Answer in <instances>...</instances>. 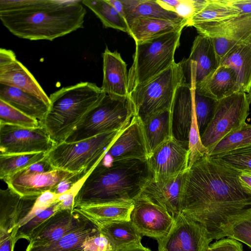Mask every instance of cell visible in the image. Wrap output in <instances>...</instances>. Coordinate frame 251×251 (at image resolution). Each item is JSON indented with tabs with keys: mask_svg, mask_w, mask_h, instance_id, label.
I'll return each mask as SVG.
<instances>
[{
	"mask_svg": "<svg viewBox=\"0 0 251 251\" xmlns=\"http://www.w3.org/2000/svg\"><path fill=\"white\" fill-rule=\"evenodd\" d=\"M240 173L206 155L184 174L181 213L198 222L210 242L227 236L234 225L251 214V192L240 183Z\"/></svg>",
	"mask_w": 251,
	"mask_h": 251,
	"instance_id": "1",
	"label": "cell"
},
{
	"mask_svg": "<svg viewBox=\"0 0 251 251\" xmlns=\"http://www.w3.org/2000/svg\"><path fill=\"white\" fill-rule=\"evenodd\" d=\"M83 5L75 0H0V19L19 38L53 41L83 27Z\"/></svg>",
	"mask_w": 251,
	"mask_h": 251,
	"instance_id": "2",
	"label": "cell"
},
{
	"mask_svg": "<svg viewBox=\"0 0 251 251\" xmlns=\"http://www.w3.org/2000/svg\"><path fill=\"white\" fill-rule=\"evenodd\" d=\"M151 176L147 160L127 159L99 162L79 187L74 208L133 202Z\"/></svg>",
	"mask_w": 251,
	"mask_h": 251,
	"instance_id": "3",
	"label": "cell"
},
{
	"mask_svg": "<svg viewBox=\"0 0 251 251\" xmlns=\"http://www.w3.org/2000/svg\"><path fill=\"white\" fill-rule=\"evenodd\" d=\"M105 94L96 84L81 82L62 87L50 95L49 110L41 122L56 145L65 142Z\"/></svg>",
	"mask_w": 251,
	"mask_h": 251,
	"instance_id": "4",
	"label": "cell"
},
{
	"mask_svg": "<svg viewBox=\"0 0 251 251\" xmlns=\"http://www.w3.org/2000/svg\"><path fill=\"white\" fill-rule=\"evenodd\" d=\"M125 127L77 142H64L56 145L47 157L54 168L87 176Z\"/></svg>",
	"mask_w": 251,
	"mask_h": 251,
	"instance_id": "5",
	"label": "cell"
},
{
	"mask_svg": "<svg viewBox=\"0 0 251 251\" xmlns=\"http://www.w3.org/2000/svg\"><path fill=\"white\" fill-rule=\"evenodd\" d=\"M182 30L135 43L133 63L128 72L129 94L137 85L149 81L175 63V53L179 46Z\"/></svg>",
	"mask_w": 251,
	"mask_h": 251,
	"instance_id": "6",
	"label": "cell"
},
{
	"mask_svg": "<svg viewBox=\"0 0 251 251\" xmlns=\"http://www.w3.org/2000/svg\"><path fill=\"white\" fill-rule=\"evenodd\" d=\"M134 116V107L129 96L105 94L87 113L65 142H77L121 129L130 123Z\"/></svg>",
	"mask_w": 251,
	"mask_h": 251,
	"instance_id": "7",
	"label": "cell"
},
{
	"mask_svg": "<svg viewBox=\"0 0 251 251\" xmlns=\"http://www.w3.org/2000/svg\"><path fill=\"white\" fill-rule=\"evenodd\" d=\"M183 82L185 80L180 62L137 85L129 94L135 116L143 123L151 117L170 109L176 90Z\"/></svg>",
	"mask_w": 251,
	"mask_h": 251,
	"instance_id": "8",
	"label": "cell"
},
{
	"mask_svg": "<svg viewBox=\"0 0 251 251\" xmlns=\"http://www.w3.org/2000/svg\"><path fill=\"white\" fill-rule=\"evenodd\" d=\"M250 104L247 93L241 91L217 101L212 119L201 136L208 153L223 138L246 123Z\"/></svg>",
	"mask_w": 251,
	"mask_h": 251,
	"instance_id": "9",
	"label": "cell"
},
{
	"mask_svg": "<svg viewBox=\"0 0 251 251\" xmlns=\"http://www.w3.org/2000/svg\"><path fill=\"white\" fill-rule=\"evenodd\" d=\"M76 174L54 168L46 156L3 180L22 197L39 196L52 191L63 180Z\"/></svg>",
	"mask_w": 251,
	"mask_h": 251,
	"instance_id": "10",
	"label": "cell"
},
{
	"mask_svg": "<svg viewBox=\"0 0 251 251\" xmlns=\"http://www.w3.org/2000/svg\"><path fill=\"white\" fill-rule=\"evenodd\" d=\"M56 145L42 123L33 128L0 124V155L48 153Z\"/></svg>",
	"mask_w": 251,
	"mask_h": 251,
	"instance_id": "11",
	"label": "cell"
},
{
	"mask_svg": "<svg viewBox=\"0 0 251 251\" xmlns=\"http://www.w3.org/2000/svg\"><path fill=\"white\" fill-rule=\"evenodd\" d=\"M189 143L172 138L157 148L147 160L152 177L167 181L185 173L189 168Z\"/></svg>",
	"mask_w": 251,
	"mask_h": 251,
	"instance_id": "12",
	"label": "cell"
},
{
	"mask_svg": "<svg viewBox=\"0 0 251 251\" xmlns=\"http://www.w3.org/2000/svg\"><path fill=\"white\" fill-rule=\"evenodd\" d=\"M130 221L142 236L159 242L171 230L175 220L163 208L138 196L133 201Z\"/></svg>",
	"mask_w": 251,
	"mask_h": 251,
	"instance_id": "13",
	"label": "cell"
},
{
	"mask_svg": "<svg viewBox=\"0 0 251 251\" xmlns=\"http://www.w3.org/2000/svg\"><path fill=\"white\" fill-rule=\"evenodd\" d=\"M210 242L201 226L181 212L168 235L157 242V251H203Z\"/></svg>",
	"mask_w": 251,
	"mask_h": 251,
	"instance_id": "14",
	"label": "cell"
},
{
	"mask_svg": "<svg viewBox=\"0 0 251 251\" xmlns=\"http://www.w3.org/2000/svg\"><path fill=\"white\" fill-rule=\"evenodd\" d=\"M149 156L142 123L134 116L99 162L108 163L127 159L145 161Z\"/></svg>",
	"mask_w": 251,
	"mask_h": 251,
	"instance_id": "15",
	"label": "cell"
},
{
	"mask_svg": "<svg viewBox=\"0 0 251 251\" xmlns=\"http://www.w3.org/2000/svg\"><path fill=\"white\" fill-rule=\"evenodd\" d=\"M91 221L76 210H60L32 233L29 246L50 244L88 224Z\"/></svg>",
	"mask_w": 251,
	"mask_h": 251,
	"instance_id": "16",
	"label": "cell"
},
{
	"mask_svg": "<svg viewBox=\"0 0 251 251\" xmlns=\"http://www.w3.org/2000/svg\"><path fill=\"white\" fill-rule=\"evenodd\" d=\"M181 62L185 82L196 87L219 66L210 38L201 34L196 36L189 57Z\"/></svg>",
	"mask_w": 251,
	"mask_h": 251,
	"instance_id": "17",
	"label": "cell"
},
{
	"mask_svg": "<svg viewBox=\"0 0 251 251\" xmlns=\"http://www.w3.org/2000/svg\"><path fill=\"white\" fill-rule=\"evenodd\" d=\"M184 174L169 181L149 179L140 195L165 209L176 220L181 213V194Z\"/></svg>",
	"mask_w": 251,
	"mask_h": 251,
	"instance_id": "18",
	"label": "cell"
},
{
	"mask_svg": "<svg viewBox=\"0 0 251 251\" xmlns=\"http://www.w3.org/2000/svg\"><path fill=\"white\" fill-rule=\"evenodd\" d=\"M194 102L193 87L183 82L176 90L171 112L172 138L189 143Z\"/></svg>",
	"mask_w": 251,
	"mask_h": 251,
	"instance_id": "19",
	"label": "cell"
},
{
	"mask_svg": "<svg viewBox=\"0 0 251 251\" xmlns=\"http://www.w3.org/2000/svg\"><path fill=\"white\" fill-rule=\"evenodd\" d=\"M103 80L101 87L106 94L129 96L127 65L117 51L106 48L102 53Z\"/></svg>",
	"mask_w": 251,
	"mask_h": 251,
	"instance_id": "20",
	"label": "cell"
},
{
	"mask_svg": "<svg viewBox=\"0 0 251 251\" xmlns=\"http://www.w3.org/2000/svg\"><path fill=\"white\" fill-rule=\"evenodd\" d=\"M195 87L203 95L217 101L239 91L235 71L222 65Z\"/></svg>",
	"mask_w": 251,
	"mask_h": 251,
	"instance_id": "21",
	"label": "cell"
},
{
	"mask_svg": "<svg viewBox=\"0 0 251 251\" xmlns=\"http://www.w3.org/2000/svg\"><path fill=\"white\" fill-rule=\"evenodd\" d=\"M0 84L18 88L50 104L49 97L32 74L18 60L0 67Z\"/></svg>",
	"mask_w": 251,
	"mask_h": 251,
	"instance_id": "22",
	"label": "cell"
},
{
	"mask_svg": "<svg viewBox=\"0 0 251 251\" xmlns=\"http://www.w3.org/2000/svg\"><path fill=\"white\" fill-rule=\"evenodd\" d=\"M0 100L41 122L45 119L50 106L33 95L1 84H0Z\"/></svg>",
	"mask_w": 251,
	"mask_h": 251,
	"instance_id": "23",
	"label": "cell"
},
{
	"mask_svg": "<svg viewBox=\"0 0 251 251\" xmlns=\"http://www.w3.org/2000/svg\"><path fill=\"white\" fill-rule=\"evenodd\" d=\"M187 21L139 18L128 25V34L135 43L143 42L171 32L182 30L186 26Z\"/></svg>",
	"mask_w": 251,
	"mask_h": 251,
	"instance_id": "24",
	"label": "cell"
},
{
	"mask_svg": "<svg viewBox=\"0 0 251 251\" xmlns=\"http://www.w3.org/2000/svg\"><path fill=\"white\" fill-rule=\"evenodd\" d=\"M220 65L233 69L239 91L249 93L251 88V36L232 50Z\"/></svg>",
	"mask_w": 251,
	"mask_h": 251,
	"instance_id": "25",
	"label": "cell"
},
{
	"mask_svg": "<svg viewBox=\"0 0 251 251\" xmlns=\"http://www.w3.org/2000/svg\"><path fill=\"white\" fill-rule=\"evenodd\" d=\"M108 240L113 251H120L142 245V235L130 221H114L96 225Z\"/></svg>",
	"mask_w": 251,
	"mask_h": 251,
	"instance_id": "26",
	"label": "cell"
},
{
	"mask_svg": "<svg viewBox=\"0 0 251 251\" xmlns=\"http://www.w3.org/2000/svg\"><path fill=\"white\" fill-rule=\"evenodd\" d=\"M194 27L199 34L209 38H241L251 33V14H241L226 21L197 25Z\"/></svg>",
	"mask_w": 251,
	"mask_h": 251,
	"instance_id": "27",
	"label": "cell"
},
{
	"mask_svg": "<svg viewBox=\"0 0 251 251\" xmlns=\"http://www.w3.org/2000/svg\"><path fill=\"white\" fill-rule=\"evenodd\" d=\"M124 17L127 25L139 18L174 21H187L175 12L166 10L156 0H122Z\"/></svg>",
	"mask_w": 251,
	"mask_h": 251,
	"instance_id": "28",
	"label": "cell"
},
{
	"mask_svg": "<svg viewBox=\"0 0 251 251\" xmlns=\"http://www.w3.org/2000/svg\"><path fill=\"white\" fill-rule=\"evenodd\" d=\"M241 14L233 0H206L203 7L187 20L186 26L218 23L236 17Z\"/></svg>",
	"mask_w": 251,
	"mask_h": 251,
	"instance_id": "29",
	"label": "cell"
},
{
	"mask_svg": "<svg viewBox=\"0 0 251 251\" xmlns=\"http://www.w3.org/2000/svg\"><path fill=\"white\" fill-rule=\"evenodd\" d=\"M133 202L82 206L74 208L95 225L130 221Z\"/></svg>",
	"mask_w": 251,
	"mask_h": 251,
	"instance_id": "30",
	"label": "cell"
},
{
	"mask_svg": "<svg viewBox=\"0 0 251 251\" xmlns=\"http://www.w3.org/2000/svg\"><path fill=\"white\" fill-rule=\"evenodd\" d=\"M142 125L150 156L157 148L172 138L170 109L151 117Z\"/></svg>",
	"mask_w": 251,
	"mask_h": 251,
	"instance_id": "31",
	"label": "cell"
},
{
	"mask_svg": "<svg viewBox=\"0 0 251 251\" xmlns=\"http://www.w3.org/2000/svg\"><path fill=\"white\" fill-rule=\"evenodd\" d=\"M99 232L97 226L91 221L58 240L43 246H28L25 251H84L86 241Z\"/></svg>",
	"mask_w": 251,
	"mask_h": 251,
	"instance_id": "32",
	"label": "cell"
},
{
	"mask_svg": "<svg viewBox=\"0 0 251 251\" xmlns=\"http://www.w3.org/2000/svg\"><path fill=\"white\" fill-rule=\"evenodd\" d=\"M22 196L7 187L0 190V237L14 234L19 221Z\"/></svg>",
	"mask_w": 251,
	"mask_h": 251,
	"instance_id": "33",
	"label": "cell"
},
{
	"mask_svg": "<svg viewBox=\"0 0 251 251\" xmlns=\"http://www.w3.org/2000/svg\"><path fill=\"white\" fill-rule=\"evenodd\" d=\"M82 3L96 15L105 27L128 33L125 18L107 0H83Z\"/></svg>",
	"mask_w": 251,
	"mask_h": 251,
	"instance_id": "34",
	"label": "cell"
},
{
	"mask_svg": "<svg viewBox=\"0 0 251 251\" xmlns=\"http://www.w3.org/2000/svg\"><path fill=\"white\" fill-rule=\"evenodd\" d=\"M251 147V124L245 123L239 129L229 133L219 141L209 152L211 157Z\"/></svg>",
	"mask_w": 251,
	"mask_h": 251,
	"instance_id": "35",
	"label": "cell"
},
{
	"mask_svg": "<svg viewBox=\"0 0 251 251\" xmlns=\"http://www.w3.org/2000/svg\"><path fill=\"white\" fill-rule=\"evenodd\" d=\"M44 152L0 155V178L3 180L45 158Z\"/></svg>",
	"mask_w": 251,
	"mask_h": 251,
	"instance_id": "36",
	"label": "cell"
},
{
	"mask_svg": "<svg viewBox=\"0 0 251 251\" xmlns=\"http://www.w3.org/2000/svg\"><path fill=\"white\" fill-rule=\"evenodd\" d=\"M193 87L195 113L201 136L212 119L217 101L203 95Z\"/></svg>",
	"mask_w": 251,
	"mask_h": 251,
	"instance_id": "37",
	"label": "cell"
},
{
	"mask_svg": "<svg viewBox=\"0 0 251 251\" xmlns=\"http://www.w3.org/2000/svg\"><path fill=\"white\" fill-rule=\"evenodd\" d=\"M0 124L33 128L40 126L42 122L0 100Z\"/></svg>",
	"mask_w": 251,
	"mask_h": 251,
	"instance_id": "38",
	"label": "cell"
},
{
	"mask_svg": "<svg viewBox=\"0 0 251 251\" xmlns=\"http://www.w3.org/2000/svg\"><path fill=\"white\" fill-rule=\"evenodd\" d=\"M58 210V202L56 201L19 227L15 234L16 242L21 238L29 241L33 232Z\"/></svg>",
	"mask_w": 251,
	"mask_h": 251,
	"instance_id": "39",
	"label": "cell"
},
{
	"mask_svg": "<svg viewBox=\"0 0 251 251\" xmlns=\"http://www.w3.org/2000/svg\"><path fill=\"white\" fill-rule=\"evenodd\" d=\"M214 157L240 172L251 173V147Z\"/></svg>",
	"mask_w": 251,
	"mask_h": 251,
	"instance_id": "40",
	"label": "cell"
},
{
	"mask_svg": "<svg viewBox=\"0 0 251 251\" xmlns=\"http://www.w3.org/2000/svg\"><path fill=\"white\" fill-rule=\"evenodd\" d=\"M251 36V33L241 38H210L217 56L219 66L223 59L236 46Z\"/></svg>",
	"mask_w": 251,
	"mask_h": 251,
	"instance_id": "41",
	"label": "cell"
},
{
	"mask_svg": "<svg viewBox=\"0 0 251 251\" xmlns=\"http://www.w3.org/2000/svg\"><path fill=\"white\" fill-rule=\"evenodd\" d=\"M227 237L242 242L251 248V214L234 225Z\"/></svg>",
	"mask_w": 251,
	"mask_h": 251,
	"instance_id": "42",
	"label": "cell"
},
{
	"mask_svg": "<svg viewBox=\"0 0 251 251\" xmlns=\"http://www.w3.org/2000/svg\"><path fill=\"white\" fill-rule=\"evenodd\" d=\"M84 246V251H113L108 240L100 232L89 238Z\"/></svg>",
	"mask_w": 251,
	"mask_h": 251,
	"instance_id": "43",
	"label": "cell"
},
{
	"mask_svg": "<svg viewBox=\"0 0 251 251\" xmlns=\"http://www.w3.org/2000/svg\"><path fill=\"white\" fill-rule=\"evenodd\" d=\"M84 179L78 182L70 191L58 197L57 201L58 202L59 210H74L75 197Z\"/></svg>",
	"mask_w": 251,
	"mask_h": 251,
	"instance_id": "44",
	"label": "cell"
},
{
	"mask_svg": "<svg viewBox=\"0 0 251 251\" xmlns=\"http://www.w3.org/2000/svg\"><path fill=\"white\" fill-rule=\"evenodd\" d=\"M209 247L213 251H243V246L239 241L231 238H222Z\"/></svg>",
	"mask_w": 251,
	"mask_h": 251,
	"instance_id": "45",
	"label": "cell"
},
{
	"mask_svg": "<svg viewBox=\"0 0 251 251\" xmlns=\"http://www.w3.org/2000/svg\"><path fill=\"white\" fill-rule=\"evenodd\" d=\"M17 60L15 53L10 50L0 49V67L11 64Z\"/></svg>",
	"mask_w": 251,
	"mask_h": 251,
	"instance_id": "46",
	"label": "cell"
},
{
	"mask_svg": "<svg viewBox=\"0 0 251 251\" xmlns=\"http://www.w3.org/2000/svg\"><path fill=\"white\" fill-rule=\"evenodd\" d=\"M16 243L12 234L0 237V251H13Z\"/></svg>",
	"mask_w": 251,
	"mask_h": 251,
	"instance_id": "47",
	"label": "cell"
},
{
	"mask_svg": "<svg viewBox=\"0 0 251 251\" xmlns=\"http://www.w3.org/2000/svg\"><path fill=\"white\" fill-rule=\"evenodd\" d=\"M243 14H251V0H233Z\"/></svg>",
	"mask_w": 251,
	"mask_h": 251,
	"instance_id": "48",
	"label": "cell"
},
{
	"mask_svg": "<svg viewBox=\"0 0 251 251\" xmlns=\"http://www.w3.org/2000/svg\"><path fill=\"white\" fill-rule=\"evenodd\" d=\"M239 179L243 186L251 192V173L241 172Z\"/></svg>",
	"mask_w": 251,
	"mask_h": 251,
	"instance_id": "49",
	"label": "cell"
},
{
	"mask_svg": "<svg viewBox=\"0 0 251 251\" xmlns=\"http://www.w3.org/2000/svg\"><path fill=\"white\" fill-rule=\"evenodd\" d=\"M156 1L163 8L166 10L175 12V8L179 3V0H156Z\"/></svg>",
	"mask_w": 251,
	"mask_h": 251,
	"instance_id": "50",
	"label": "cell"
},
{
	"mask_svg": "<svg viewBox=\"0 0 251 251\" xmlns=\"http://www.w3.org/2000/svg\"><path fill=\"white\" fill-rule=\"evenodd\" d=\"M124 17L123 5L121 0H107Z\"/></svg>",
	"mask_w": 251,
	"mask_h": 251,
	"instance_id": "51",
	"label": "cell"
},
{
	"mask_svg": "<svg viewBox=\"0 0 251 251\" xmlns=\"http://www.w3.org/2000/svg\"><path fill=\"white\" fill-rule=\"evenodd\" d=\"M120 251H151L149 248L144 247L142 245L139 246L128 248Z\"/></svg>",
	"mask_w": 251,
	"mask_h": 251,
	"instance_id": "52",
	"label": "cell"
},
{
	"mask_svg": "<svg viewBox=\"0 0 251 251\" xmlns=\"http://www.w3.org/2000/svg\"><path fill=\"white\" fill-rule=\"evenodd\" d=\"M210 245V244H209ZM209 245L206 246L203 251H213L210 247Z\"/></svg>",
	"mask_w": 251,
	"mask_h": 251,
	"instance_id": "53",
	"label": "cell"
},
{
	"mask_svg": "<svg viewBox=\"0 0 251 251\" xmlns=\"http://www.w3.org/2000/svg\"><path fill=\"white\" fill-rule=\"evenodd\" d=\"M247 96H248L249 101L250 104H251V90H250L249 93H248Z\"/></svg>",
	"mask_w": 251,
	"mask_h": 251,
	"instance_id": "54",
	"label": "cell"
}]
</instances>
